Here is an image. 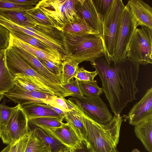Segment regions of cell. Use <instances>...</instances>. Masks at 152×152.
Listing matches in <instances>:
<instances>
[{"instance_id":"obj_47","label":"cell","mask_w":152,"mask_h":152,"mask_svg":"<svg viewBox=\"0 0 152 152\" xmlns=\"http://www.w3.org/2000/svg\"><path fill=\"white\" fill-rule=\"evenodd\" d=\"M132 152H141L138 149H134L133 150Z\"/></svg>"},{"instance_id":"obj_30","label":"cell","mask_w":152,"mask_h":152,"mask_svg":"<svg viewBox=\"0 0 152 152\" xmlns=\"http://www.w3.org/2000/svg\"><path fill=\"white\" fill-rule=\"evenodd\" d=\"M79 85L83 95L88 97H96L103 92L102 88L98 86L96 80L92 82H83L79 81Z\"/></svg>"},{"instance_id":"obj_35","label":"cell","mask_w":152,"mask_h":152,"mask_svg":"<svg viewBox=\"0 0 152 152\" xmlns=\"http://www.w3.org/2000/svg\"><path fill=\"white\" fill-rule=\"evenodd\" d=\"M61 86L67 91L71 93L72 96L81 97L84 96L80 88L79 81L75 79L71 80L69 82L66 84H62Z\"/></svg>"},{"instance_id":"obj_5","label":"cell","mask_w":152,"mask_h":152,"mask_svg":"<svg viewBox=\"0 0 152 152\" xmlns=\"http://www.w3.org/2000/svg\"><path fill=\"white\" fill-rule=\"evenodd\" d=\"M137 23L126 5L122 11L118 23L115 35L113 63L115 64L126 58L127 47Z\"/></svg>"},{"instance_id":"obj_19","label":"cell","mask_w":152,"mask_h":152,"mask_svg":"<svg viewBox=\"0 0 152 152\" xmlns=\"http://www.w3.org/2000/svg\"><path fill=\"white\" fill-rule=\"evenodd\" d=\"M75 108L74 110L66 112L64 119L82 141L88 143L82 115L78 110Z\"/></svg>"},{"instance_id":"obj_34","label":"cell","mask_w":152,"mask_h":152,"mask_svg":"<svg viewBox=\"0 0 152 152\" xmlns=\"http://www.w3.org/2000/svg\"><path fill=\"white\" fill-rule=\"evenodd\" d=\"M26 12L37 23L46 25H52L45 15L39 9L34 7L27 10Z\"/></svg>"},{"instance_id":"obj_43","label":"cell","mask_w":152,"mask_h":152,"mask_svg":"<svg viewBox=\"0 0 152 152\" xmlns=\"http://www.w3.org/2000/svg\"><path fill=\"white\" fill-rule=\"evenodd\" d=\"M0 152H11V145H7Z\"/></svg>"},{"instance_id":"obj_10","label":"cell","mask_w":152,"mask_h":152,"mask_svg":"<svg viewBox=\"0 0 152 152\" xmlns=\"http://www.w3.org/2000/svg\"><path fill=\"white\" fill-rule=\"evenodd\" d=\"M75 7L78 17L83 20L91 29L97 32L103 40V22L92 0H75Z\"/></svg>"},{"instance_id":"obj_25","label":"cell","mask_w":152,"mask_h":152,"mask_svg":"<svg viewBox=\"0 0 152 152\" xmlns=\"http://www.w3.org/2000/svg\"><path fill=\"white\" fill-rule=\"evenodd\" d=\"M9 31L11 34L17 39L42 50L54 53L64 60V58L61 54L56 52L36 38L23 32Z\"/></svg>"},{"instance_id":"obj_1","label":"cell","mask_w":152,"mask_h":152,"mask_svg":"<svg viewBox=\"0 0 152 152\" xmlns=\"http://www.w3.org/2000/svg\"><path fill=\"white\" fill-rule=\"evenodd\" d=\"M99 76L102 89L115 115H120L129 102L137 99L139 91L136 85L140 65L126 58L109 64L102 57L91 62Z\"/></svg>"},{"instance_id":"obj_27","label":"cell","mask_w":152,"mask_h":152,"mask_svg":"<svg viewBox=\"0 0 152 152\" xmlns=\"http://www.w3.org/2000/svg\"><path fill=\"white\" fill-rule=\"evenodd\" d=\"M28 127L35 129L38 135L46 145L50 147L51 152H55L63 149H68L67 147L41 128L28 125Z\"/></svg>"},{"instance_id":"obj_15","label":"cell","mask_w":152,"mask_h":152,"mask_svg":"<svg viewBox=\"0 0 152 152\" xmlns=\"http://www.w3.org/2000/svg\"><path fill=\"white\" fill-rule=\"evenodd\" d=\"M126 5L135 19L136 26H145L152 28V8L141 0L129 1Z\"/></svg>"},{"instance_id":"obj_31","label":"cell","mask_w":152,"mask_h":152,"mask_svg":"<svg viewBox=\"0 0 152 152\" xmlns=\"http://www.w3.org/2000/svg\"><path fill=\"white\" fill-rule=\"evenodd\" d=\"M113 0H92L96 10L102 22L108 12Z\"/></svg>"},{"instance_id":"obj_33","label":"cell","mask_w":152,"mask_h":152,"mask_svg":"<svg viewBox=\"0 0 152 152\" xmlns=\"http://www.w3.org/2000/svg\"><path fill=\"white\" fill-rule=\"evenodd\" d=\"M15 107H10L0 103V130L5 127Z\"/></svg>"},{"instance_id":"obj_44","label":"cell","mask_w":152,"mask_h":152,"mask_svg":"<svg viewBox=\"0 0 152 152\" xmlns=\"http://www.w3.org/2000/svg\"><path fill=\"white\" fill-rule=\"evenodd\" d=\"M55 152H70V151L68 149L65 148L62 149Z\"/></svg>"},{"instance_id":"obj_3","label":"cell","mask_w":152,"mask_h":152,"mask_svg":"<svg viewBox=\"0 0 152 152\" xmlns=\"http://www.w3.org/2000/svg\"><path fill=\"white\" fill-rule=\"evenodd\" d=\"M63 33L67 53L65 60L72 59L80 63L91 62L104 56L103 41L99 37L91 34Z\"/></svg>"},{"instance_id":"obj_32","label":"cell","mask_w":152,"mask_h":152,"mask_svg":"<svg viewBox=\"0 0 152 152\" xmlns=\"http://www.w3.org/2000/svg\"><path fill=\"white\" fill-rule=\"evenodd\" d=\"M98 75L96 71L90 72L83 67H79L74 78L79 82H90L94 81L95 77Z\"/></svg>"},{"instance_id":"obj_8","label":"cell","mask_w":152,"mask_h":152,"mask_svg":"<svg viewBox=\"0 0 152 152\" xmlns=\"http://www.w3.org/2000/svg\"><path fill=\"white\" fill-rule=\"evenodd\" d=\"M121 0H113L103 21V43L105 59L109 64L113 62L115 35L119 19L124 8Z\"/></svg>"},{"instance_id":"obj_36","label":"cell","mask_w":152,"mask_h":152,"mask_svg":"<svg viewBox=\"0 0 152 152\" xmlns=\"http://www.w3.org/2000/svg\"><path fill=\"white\" fill-rule=\"evenodd\" d=\"M35 7L26 6L7 1L6 0H0V10H28Z\"/></svg>"},{"instance_id":"obj_17","label":"cell","mask_w":152,"mask_h":152,"mask_svg":"<svg viewBox=\"0 0 152 152\" xmlns=\"http://www.w3.org/2000/svg\"><path fill=\"white\" fill-rule=\"evenodd\" d=\"M22 108L25 112L28 121L41 117H53L62 121L64 118L58 114L53 107L44 103H34L23 105Z\"/></svg>"},{"instance_id":"obj_21","label":"cell","mask_w":152,"mask_h":152,"mask_svg":"<svg viewBox=\"0 0 152 152\" xmlns=\"http://www.w3.org/2000/svg\"><path fill=\"white\" fill-rule=\"evenodd\" d=\"M5 50H0V93L3 94L12 89L14 83V77L6 64Z\"/></svg>"},{"instance_id":"obj_12","label":"cell","mask_w":152,"mask_h":152,"mask_svg":"<svg viewBox=\"0 0 152 152\" xmlns=\"http://www.w3.org/2000/svg\"><path fill=\"white\" fill-rule=\"evenodd\" d=\"M39 128L67 147L70 152L82 147L83 141L80 139L67 122L64 123L61 126L57 128Z\"/></svg>"},{"instance_id":"obj_29","label":"cell","mask_w":152,"mask_h":152,"mask_svg":"<svg viewBox=\"0 0 152 152\" xmlns=\"http://www.w3.org/2000/svg\"><path fill=\"white\" fill-rule=\"evenodd\" d=\"M43 103L59 109L63 111L67 112L75 109L67 100L64 97L53 95L45 99H42Z\"/></svg>"},{"instance_id":"obj_14","label":"cell","mask_w":152,"mask_h":152,"mask_svg":"<svg viewBox=\"0 0 152 152\" xmlns=\"http://www.w3.org/2000/svg\"><path fill=\"white\" fill-rule=\"evenodd\" d=\"M32 68L52 82L61 85V78L50 72L37 57L17 46L9 45Z\"/></svg>"},{"instance_id":"obj_4","label":"cell","mask_w":152,"mask_h":152,"mask_svg":"<svg viewBox=\"0 0 152 152\" xmlns=\"http://www.w3.org/2000/svg\"><path fill=\"white\" fill-rule=\"evenodd\" d=\"M35 7L45 15L53 26L61 31L65 25L79 18L75 0H39Z\"/></svg>"},{"instance_id":"obj_42","label":"cell","mask_w":152,"mask_h":152,"mask_svg":"<svg viewBox=\"0 0 152 152\" xmlns=\"http://www.w3.org/2000/svg\"><path fill=\"white\" fill-rule=\"evenodd\" d=\"M53 109L55 111L58 115L64 118L66 112H64L61 110L53 107Z\"/></svg>"},{"instance_id":"obj_46","label":"cell","mask_w":152,"mask_h":152,"mask_svg":"<svg viewBox=\"0 0 152 152\" xmlns=\"http://www.w3.org/2000/svg\"><path fill=\"white\" fill-rule=\"evenodd\" d=\"M110 152H119L116 148L112 149Z\"/></svg>"},{"instance_id":"obj_40","label":"cell","mask_w":152,"mask_h":152,"mask_svg":"<svg viewBox=\"0 0 152 152\" xmlns=\"http://www.w3.org/2000/svg\"><path fill=\"white\" fill-rule=\"evenodd\" d=\"M7 1L23 5L35 7L38 0H6Z\"/></svg>"},{"instance_id":"obj_23","label":"cell","mask_w":152,"mask_h":152,"mask_svg":"<svg viewBox=\"0 0 152 152\" xmlns=\"http://www.w3.org/2000/svg\"><path fill=\"white\" fill-rule=\"evenodd\" d=\"M14 77L13 87L15 88L26 91H38L53 94L48 90L39 86L30 78L23 74H17Z\"/></svg>"},{"instance_id":"obj_38","label":"cell","mask_w":152,"mask_h":152,"mask_svg":"<svg viewBox=\"0 0 152 152\" xmlns=\"http://www.w3.org/2000/svg\"><path fill=\"white\" fill-rule=\"evenodd\" d=\"M10 37L9 31L0 25V50L5 49L9 46Z\"/></svg>"},{"instance_id":"obj_24","label":"cell","mask_w":152,"mask_h":152,"mask_svg":"<svg viewBox=\"0 0 152 152\" xmlns=\"http://www.w3.org/2000/svg\"><path fill=\"white\" fill-rule=\"evenodd\" d=\"M61 31L69 34H91L100 37L97 32L91 29L83 20L80 18L73 22L65 25Z\"/></svg>"},{"instance_id":"obj_28","label":"cell","mask_w":152,"mask_h":152,"mask_svg":"<svg viewBox=\"0 0 152 152\" xmlns=\"http://www.w3.org/2000/svg\"><path fill=\"white\" fill-rule=\"evenodd\" d=\"M64 123L58 118L53 117H39L28 121V125L50 129L60 127Z\"/></svg>"},{"instance_id":"obj_16","label":"cell","mask_w":152,"mask_h":152,"mask_svg":"<svg viewBox=\"0 0 152 152\" xmlns=\"http://www.w3.org/2000/svg\"><path fill=\"white\" fill-rule=\"evenodd\" d=\"M9 45H14L21 48L39 59L58 64L64 61L63 58L56 54L42 50L25 42L15 37L10 34Z\"/></svg>"},{"instance_id":"obj_18","label":"cell","mask_w":152,"mask_h":152,"mask_svg":"<svg viewBox=\"0 0 152 152\" xmlns=\"http://www.w3.org/2000/svg\"><path fill=\"white\" fill-rule=\"evenodd\" d=\"M25 10H0V18L18 25L34 27L36 25L31 16Z\"/></svg>"},{"instance_id":"obj_20","label":"cell","mask_w":152,"mask_h":152,"mask_svg":"<svg viewBox=\"0 0 152 152\" xmlns=\"http://www.w3.org/2000/svg\"><path fill=\"white\" fill-rule=\"evenodd\" d=\"M134 131L148 152H152V117L134 126Z\"/></svg>"},{"instance_id":"obj_45","label":"cell","mask_w":152,"mask_h":152,"mask_svg":"<svg viewBox=\"0 0 152 152\" xmlns=\"http://www.w3.org/2000/svg\"><path fill=\"white\" fill-rule=\"evenodd\" d=\"M4 96V94L2 93H0V103L1 99H2L3 96ZM1 138V134H0V139Z\"/></svg>"},{"instance_id":"obj_26","label":"cell","mask_w":152,"mask_h":152,"mask_svg":"<svg viewBox=\"0 0 152 152\" xmlns=\"http://www.w3.org/2000/svg\"><path fill=\"white\" fill-rule=\"evenodd\" d=\"M79 64L76 61L70 59L65 60L61 62V77L62 84L67 83L73 79L79 68Z\"/></svg>"},{"instance_id":"obj_11","label":"cell","mask_w":152,"mask_h":152,"mask_svg":"<svg viewBox=\"0 0 152 152\" xmlns=\"http://www.w3.org/2000/svg\"><path fill=\"white\" fill-rule=\"evenodd\" d=\"M152 117V87L146 91L140 100L134 104L127 115L129 124L135 126Z\"/></svg>"},{"instance_id":"obj_37","label":"cell","mask_w":152,"mask_h":152,"mask_svg":"<svg viewBox=\"0 0 152 152\" xmlns=\"http://www.w3.org/2000/svg\"><path fill=\"white\" fill-rule=\"evenodd\" d=\"M39 59L50 72L61 77V63L60 64H56L50 61Z\"/></svg>"},{"instance_id":"obj_22","label":"cell","mask_w":152,"mask_h":152,"mask_svg":"<svg viewBox=\"0 0 152 152\" xmlns=\"http://www.w3.org/2000/svg\"><path fill=\"white\" fill-rule=\"evenodd\" d=\"M28 139L25 152H51L37 134L35 129L28 127Z\"/></svg>"},{"instance_id":"obj_7","label":"cell","mask_w":152,"mask_h":152,"mask_svg":"<svg viewBox=\"0 0 152 152\" xmlns=\"http://www.w3.org/2000/svg\"><path fill=\"white\" fill-rule=\"evenodd\" d=\"M67 100L75 108L100 124H106L113 118L112 114L99 96L94 97L71 96Z\"/></svg>"},{"instance_id":"obj_41","label":"cell","mask_w":152,"mask_h":152,"mask_svg":"<svg viewBox=\"0 0 152 152\" xmlns=\"http://www.w3.org/2000/svg\"><path fill=\"white\" fill-rule=\"evenodd\" d=\"M70 152H94L88 143L83 141V145L82 148L74 149Z\"/></svg>"},{"instance_id":"obj_39","label":"cell","mask_w":152,"mask_h":152,"mask_svg":"<svg viewBox=\"0 0 152 152\" xmlns=\"http://www.w3.org/2000/svg\"><path fill=\"white\" fill-rule=\"evenodd\" d=\"M28 133L11 145V152H25L28 139Z\"/></svg>"},{"instance_id":"obj_13","label":"cell","mask_w":152,"mask_h":152,"mask_svg":"<svg viewBox=\"0 0 152 152\" xmlns=\"http://www.w3.org/2000/svg\"><path fill=\"white\" fill-rule=\"evenodd\" d=\"M49 94L38 91H28L13 88L4 94V95L22 107L27 104L43 103L42 99H45L52 95Z\"/></svg>"},{"instance_id":"obj_9","label":"cell","mask_w":152,"mask_h":152,"mask_svg":"<svg viewBox=\"0 0 152 152\" xmlns=\"http://www.w3.org/2000/svg\"><path fill=\"white\" fill-rule=\"evenodd\" d=\"M28 133V120L19 104L15 106L11 117L4 129L0 131L4 143L12 145Z\"/></svg>"},{"instance_id":"obj_2","label":"cell","mask_w":152,"mask_h":152,"mask_svg":"<svg viewBox=\"0 0 152 152\" xmlns=\"http://www.w3.org/2000/svg\"><path fill=\"white\" fill-rule=\"evenodd\" d=\"M76 109L82 115L88 142L94 152H110L116 148L123 121L120 115H114L110 122L103 125L94 121L83 112Z\"/></svg>"},{"instance_id":"obj_6","label":"cell","mask_w":152,"mask_h":152,"mask_svg":"<svg viewBox=\"0 0 152 152\" xmlns=\"http://www.w3.org/2000/svg\"><path fill=\"white\" fill-rule=\"evenodd\" d=\"M126 57L139 65L152 63V28L141 26L135 29L127 47Z\"/></svg>"}]
</instances>
